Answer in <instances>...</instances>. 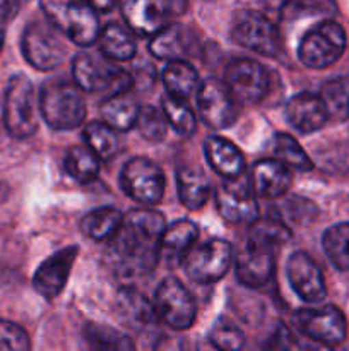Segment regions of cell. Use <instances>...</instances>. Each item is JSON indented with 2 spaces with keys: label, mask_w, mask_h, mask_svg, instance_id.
Returning a JSON list of instances; mask_svg holds the SVG:
<instances>
[{
  "label": "cell",
  "mask_w": 349,
  "mask_h": 351,
  "mask_svg": "<svg viewBox=\"0 0 349 351\" xmlns=\"http://www.w3.org/2000/svg\"><path fill=\"white\" fill-rule=\"evenodd\" d=\"M164 230V216L156 209L139 208L127 213L116 235L109 240V257L116 269L130 276L153 273L161 261Z\"/></svg>",
  "instance_id": "6da1fadb"
},
{
  "label": "cell",
  "mask_w": 349,
  "mask_h": 351,
  "mask_svg": "<svg viewBox=\"0 0 349 351\" xmlns=\"http://www.w3.org/2000/svg\"><path fill=\"white\" fill-rule=\"evenodd\" d=\"M40 113L53 130L77 129L86 120L84 93L75 82L53 79L43 82L38 96Z\"/></svg>",
  "instance_id": "7a4b0ae2"
},
{
  "label": "cell",
  "mask_w": 349,
  "mask_h": 351,
  "mask_svg": "<svg viewBox=\"0 0 349 351\" xmlns=\"http://www.w3.org/2000/svg\"><path fill=\"white\" fill-rule=\"evenodd\" d=\"M44 19L72 43L79 47H91L101 33L98 12L86 2H60L47 0L40 3Z\"/></svg>",
  "instance_id": "3957f363"
},
{
  "label": "cell",
  "mask_w": 349,
  "mask_h": 351,
  "mask_svg": "<svg viewBox=\"0 0 349 351\" xmlns=\"http://www.w3.org/2000/svg\"><path fill=\"white\" fill-rule=\"evenodd\" d=\"M72 75L82 93H108L109 98L133 89V75L103 55L77 53L72 60Z\"/></svg>",
  "instance_id": "277c9868"
},
{
  "label": "cell",
  "mask_w": 349,
  "mask_h": 351,
  "mask_svg": "<svg viewBox=\"0 0 349 351\" xmlns=\"http://www.w3.org/2000/svg\"><path fill=\"white\" fill-rule=\"evenodd\" d=\"M3 125L16 139H29L38 130V98L33 82L24 74H16L3 93Z\"/></svg>",
  "instance_id": "5b68a950"
},
{
  "label": "cell",
  "mask_w": 349,
  "mask_h": 351,
  "mask_svg": "<svg viewBox=\"0 0 349 351\" xmlns=\"http://www.w3.org/2000/svg\"><path fill=\"white\" fill-rule=\"evenodd\" d=\"M348 45L344 27L332 19H325L311 27L301 38L298 58L308 69L328 67L342 57Z\"/></svg>",
  "instance_id": "8992f818"
},
{
  "label": "cell",
  "mask_w": 349,
  "mask_h": 351,
  "mask_svg": "<svg viewBox=\"0 0 349 351\" xmlns=\"http://www.w3.org/2000/svg\"><path fill=\"white\" fill-rule=\"evenodd\" d=\"M231 38L240 47L263 57L274 58L283 50V38L276 24L257 10L236 14L231 24Z\"/></svg>",
  "instance_id": "52a82bcc"
},
{
  "label": "cell",
  "mask_w": 349,
  "mask_h": 351,
  "mask_svg": "<svg viewBox=\"0 0 349 351\" xmlns=\"http://www.w3.org/2000/svg\"><path fill=\"white\" fill-rule=\"evenodd\" d=\"M21 50L27 64L38 71H53L67 53L64 38L47 19H36L27 24L21 38Z\"/></svg>",
  "instance_id": "ba28073f"
},
{
  "label": "cell",
  "mask_w": 349,
  "mask_h": 351,
  "mask_svg": "<svg viewBox=\"0 0 349 351\" xmlns=\"http://www.w3.org/2000/svg\"><path fill=\"white\" fill-rule=\"evenodd\" d=\"M187 2L173 0H129L122 3V16L129 29L139 36H156L187 10Z\"/></svg>",
  "instance_id": "9c48e42d"
},
{
  "label": "cell",
  "mask_w": 349,
  "mask_h": 351,
  "mask_svg": "<svg viewBox=\"0 0 349 351\" xmlns=\"http://www.w3.org/2000/svg\"><path fill=\"white\" fill-rule=\"evenodd\" d=\"M157 319L174 331L192 328L197 317V302L178 278L168 276L159 283L154 298Z\"/></svg>",
  "instance_id": "30bf717a"
},
{
  "label": "cell",
  "mask_w": 349,
  "mask_h": 351,
  "mask_svg": "<svg viewBox=\"0 0 349 351\" xmlns=\"http://www.w3.org/2000/svg\"><path fill=\"white\" fill-rule=\"evenodd\" d=\"M233 263L231 243L221 239L195 245L183 259L185 273L190 280L201 285H212L228 274Z\"/></svg>",
  "instance_id": "8fae6325"
},
{
  "label": "cell",
  "mask_w": 349,
  "mask_h": 351,
  "mask_svg": "<svg viewBox=\"0 0 349 351\" xmlns=\"http://www.w3.org/2000/svg\"><path fill=\"white\" fill-rule=\"evenodd\" d=\"M120 187L132 201L142 206H156L164 194V175L154 161L132 158L120 171Z\"/></svg>",
  "instance_id": "7c38bea8"
},
{
  "label": "cell",
  "mask_w": 349,
  "mask_h": 351,
  "mask_svg": "<svg viewBox=\"0 0 349 351\" xmlns=\"http://www.w3.org/2000/svg\"><path fill=\"white\" fill-rule=\"evenodd\" d=\"M294 326L301 336L322 345H341L348 336L344 314L334 305L300 308L294 314Z\"/></svg>",
  "instance_id": "4fadbf2b"
},
{
  "label": "cell",
  "mask_w": 349,
  "mask_h": 351,
  "mask_svg": "<svg viewBox=\"0 0 349 351\" xmlns=\"http://www.w3.org/2000/svg\"><path fill=\"white\" fill-rule=\"evenodd\" d=\"M224 84L238 103L262 101L270 89L269 72L252 58H233L224 71Z\"/></svg>",
  "instance_id": "5bb4252c"
},
{
  "label": "cell",
  "mask_w": 349,
  "mask_h": 351,
  "mask_svg": "<svg viewBox=\"0 0 349 351\" xmlns=\"http://www.w3.org/2000/svg\"><path fill=\"white\" fill-rule=\"evenodd\" d=\"M198 115L209 129L222 130L231 127L238 119V101L229 93L224 81L207 77L197 91Z\"/></svg>",
  "instance_id": "9a60e30c"
},
{
  "label": "cell",
  "mask_w": 349,
  "mask_h": 351,
  "mask_svg": "<svg viewBox=\"0 0 349 351\" xmlns=\"http://www.w3.org/2000/svg\"><path fill=\"white\" fill-rule=\"evenodd\" d=\"M214 201L221 218L233 225H252L259 219V204L252 185L242 178L219 185Z\"/></svg>",
  "instance_id": "2e32d148"
},
{
  "label": "cell",
  "mask_w": 349,
  "mask_h": 351,
  "mask_svg": "<svg viewBox=\"0 0 349 351\" xmlns=\"http://www.w3.org/2000/svg\"><path fill=\"white\" fill-rule=\"evenodd\" d=\"M286 276L294 293L308 304H322L327 297L324 273L313 257L305 252L291 254L286 263Z\"/></svg>",
  "instance_id": "e0dca14e"
},
{
  "label": "cell",
  "mask_w": 349,
  "mask_h": 351,
  "mask_svg": "<svg viewBox=\"0 0 349 351\" xmlns=\"http://www.w3.org/2000/svg\"><path fill=\"white\" fill-rule=\"evenodd\" d=\"M77 256V245H68L44 259L33 276L36 293L48 302L55 300L64 291Z\"/></svg>",
  "instance_id": "ac0fdd59"
},
{
  "label": "cell",
  "mask_w": 349,
  "mask_h": 351,
  "mask_svg": "<svg viewBox=\"0 0 349 351\" xmlns=\"http://www.w3.org/2000/svg\"><path fill=\"white\" fill-rule=\"evenodd\" d=\"M276 271V250L246 243L236 257V278L246 288H262Z\"/></svg>",
  "instance_id": "d6986e66"
},
{
  "label": "cell",
  "mask_w": 349,
  "mask_h": 351,
  "mask_svg": "<svg viewBox=\"0 0 349 351\" xmlns=\"http://www.w3.org/2000/svg\"><path fill=\"white\" fill-rule=\"evenodd\" d=\"M284 115L289 125L301 134L317 132L328 120L324 101L311 93H300L287 99Z\"/></svg>",
  "instance_id": "ffe728a7"
},
{
  "label": "cell",
  "mask_w": 349,
  "mask_h": 351,
  "mask_svg": "<svg viewBox=\"0 0 349 351\" xmlns=\"http://www.w3.org/2000/svg\"><path fill=\"white\" fill-rule=\"evenodd\" d=\"M253 194L262 199H279L293 185V175L287 167L277 160H260L253 165L250 178Z\"/></svg>",
  "instance_id": "44dd1931"
},
{
  "label": "cell",
  "mask_w": 349,
  "mask_h": 351,
  "mask_svg": "<svg viewBox=\"0 0 349 351\" xmlns=\"http://www.w3.org/2000/svg\"><path fill=\"white\" fill-rule=\"evenodd\" d=\"M204 154L212 170L224 180H238L245 173V156L224 137H207L204 143Z\"/></svg>",
  "instance_id": "7402d4cb"
},
{
  "label": "cell",
  "mask_w": 349,
  "mask_h": 351,
  "mask_svg": "<svg viewBox=\"0 0 349 351\" xmlns=\"http://www.w3.org/2000/svg\"><path fill=\"white\" fill-rule=\"evenodd\" d=\"M194 34L181 24H170L149 41L151 53L161 60H168V64L190 57L194 53Z\"/></svg>",
  "instance_id": "603a6c76"
},
{
  "label": "cell",
  "mask_w": 349,
  "mask_h": 351,
  "mask_svg": "<svg viewBox=\"0 0 349 351\" xmlns=\"http://www.w3.org/2000/svg\"><path fill=\"white\" fill-rule=\"evenodd\" d=\"M178 199L188 211L204 208L211 195V182L197 165H180L177 170Z\"/></svg>",
  "instance_id": "cb8c5ba5"
},
{
  "label": "cell",
  "mask_w": 349,
  "mask_h": 351,
  "mask_svg": "<svg viewBox=\"0 0 349 351\" xmlns=\"http://www.w3.org/2000/svg\"><path fill=\"white\" fill-rule=\"evenodd\" d=\"M198 226L190 219H180L166 226L161 239V259L170 264H181L187 254L197 245Z\"/></svg>",
  "instance_id": "d4e9b609"
},
{
  "label": "cell",
  "mask_w": 349,
  "mask_h": 351,
  "mask_svg": "<svg viewBox=\"0 0 349 351\" xmlns=\"http://www.w3.org/2000/svg\"><path fill=\"white\" fill-rule=\"evenodd\" d=\"M118 314L122 321L135 328H146L157 321L154 302L147 300L144 293L135 288H122L118 293Z\"/></svg>",
  "instance_id": "484cf974"
},
{
  "label": "cell",
  "mask_w": 349,
  "mask_h": 351,
  "mask_svg": "<svg viewBox=\"0 0 349 351\" xmlns=\"http://www.w3.org/2000/svg\"><path fill=\"white\" fill-rule=\"evenodd\" d=\"M99 50L103 57L112 62H127L133 58L137 43L129 27L118 23H109L99 33Z\"/></svg>",
  "instance_id": "4316f807"
},
{
  "label": "cell",
  "mask_w": 349,
  "mask_h": 351,
  "mask_svg": "<svg viewBox=\"0 0 349 351\" xmlns=\"http://www.w3.org/2000/svg\"><path fill=\"white\" fill-rule=\"evenodd\" d=\"M161 79H163L168 96L183 99V101H187L201 88V79H198L197 71L187 60L170 62L163 69Z\"/></svg>",
  "instance_id": "83f0119b"
},
{
  "label": "cell",
  "mask_w": 349,
  "mask_h": 351,
  "mask_svg": "<svg viewBox=\"0 0 349 351\" xmlns=\"http://www.w3.org/2000/svg\"><path fill=\"white\" fill-rule=\"evenodd\" d=\"M139 112V103H137L133 96H130V93L109 96L101 105L103 120L115 132H127V130L133 129L137 123Z\"/></svg>",
  "instance_id": "f1b7e54d"
},
{
  "label": "cell",
  "mask_w": 349,
  "mask_h": 351,
  "mask_svg": "<svg viewBox=\"0 0 349 351\" xmlns=\"http://www.w3.org/2000/svg\"><path fill=\"white\" fill-rule=\"evenodd\" d=\"M82 338L88 351H135L129 335L108 324L89 322L82 331Z\"/></svg>",
  "instance_id": "f546056e"
},
{
  "label": "cell",
  "mask_w": 349,
  "mask_h": 351,
  "mask_svg": "<svg viewBox=\"0 0 349 351\" xmlns=\"http://www.w3.org/2000/svg\"><path fill=\"white\" fill-rule=\"evenodd\" d=\"M123 221V215L116 208H99L88 213L79 223V228L88 239L94 242H106L112 240L118 232Z\"/></svg>",
  "instance_id": "4dcf8cb0"
},
{
  "label": "cell",
  "mask_w": 349,
  "mask_h": 351,
  "mask_svg": "<svg viewBox=\"0 0 349 351\" xmlns=\"http://www.w3.org/2000/svg\"><path fill=\"white\" fill-rule=\"evenodd\" d=\"M291 239V230L277 218H259L250 225L246 243L276 250Z\"/></svg>",
  "instance_id": "1f68e13d"
},
{
  "label": "cell",
  "mask_w": 349,
  "mask_h": 351,
  "mask_svg": "<svg viewBox=\"0 0 349 351\" xmlns=\"http://www.w3.org/2000/svg\"><path fill=\"white\" fill-rule=\"evenodd\" d=\"M318 96L324 101L328 119L339 120V122L349 120V75L325 82Z\"/></svg>",
  "instance_id": "d6a6232c"
},
{
  "label": "cell",
  "mask_w": 349,
  "mask_h": 351,
  "mask_svg": "<svg viewBox=\"0 0 349 351\" xmlns=\"http://www.w3.org/2000/svg\"><path fill=\"white\" fill-rule=\"evenodd\" d=\"M68 177L81 184L94 180L99 173V158L88 146H72L64 158Z\"/></svg>",
  "instance_id": "836d02e7"
},
{
  "label": "cell",
  "mask_w": 349,
  "mask_h": 351,
  "mask_svg": "<svg viewBox=\"0 0 349 351\" xmlns=\"http://www.w3.org/2000/svg\"><path fill=\"white\" fill-rule=\"evenodd\" d=\"M272 151L276 160L279 163H283L284 167L289 168V170L291 168H294L298 171L313 170V161L305 153L301 144L293 136H289V134H276L272 143Z\"/></svg>",
  "instance_id": "e575fe53"
},
{
  "label": "cell",
  "mask_w": 349,
  "mask_h": 351,
  "mask_svg": "<svg viewBox=\"0 0 349 351\" xmlns=\"http://www.w3.org/2000/svg\"><path fill=\"white\" fill-rule=\"evenodd\" d=\"M322 247L325 256L339 271H349V221L325 230Z\"/></svg>",
  "instance_id": "d590c367"
},
{
  "label": "cell",
  "mask_w": 349,
  "mask_h": 351,
  "mask_svg": "<svg viewBox=\"0 0 349 351\" xmlns=\"http://www.w3.org/2000/svg\"><path fill=\"white\" fill-rule=\"evenodd\" d=\"M161 112L166 117L168 125L173 127L174 132L180 134V136L190 137L197 129L194 110L183 99L171 98V96L166 95L161 99Z\"/></svg>",
  "instance_id": "8d00e7d4"
},
{
  "label": "cell",
  "mask_w": 349,
  "mask_h": 351,
  "mask_svg": "<svg viewBox=\"0 0 349 351\" xmlns=\"http://www.w3.org/2000/svg\"><path fill=\"white\" fill-rule=\"evenodd\" d=\"M86 144L99 160H112L118 151V137L105 122H91L84 127Z\"/></svg>",
  "instance_id": "74e56055"
},
{
  "label": "cell",
  "mask_w": 349,
  "mask_h": 351,
  "mask_svg": "<svg viewBox=\"0 0 349 351\" xmlns=\"http://www.w3.org/2000/svg\"><path fill=\"white\" fill-rule=\"evenodd\" d=\"M207 341L218 351H242L245 346V335L238 326L221 317L212 324Z\"/></svg>",
  "instance_id": "f35d334b"
},
{
  "label": "cell",
  "mask_w": 349,
  "mask_h": 351,
  "mask_svg": "<svg viewBox=\"0 0 349 351\" xmlns=\"http://www.w3.org/2000/svg\"><path fill=\"white\" fill-rule=\"evenodd\" d=\"M135 127L140 132V136L146 141H149V143H161L168 132L166 117H164L161 110H157L153 105L140 106Z\"/></svg>",
  "instance_id": "ab89813d"
},
{
  "label": "cell",
  "mask_w": 349,
  "mask_h": 351,
  "mask_svg": "<svg viewBox=\"0 0 349 351\" xmlns=\"http://www.w3.org/2000/svg\"><path fill=\"white\" fill-rule=\"evenodd\" d=\"M0 351H31V339L19 324L0 319Z\"/></svg>",
  "instance_id": "60d3db41"
},
{
  "label": "cell",
  "mask_w": 349,
  "mask_h": 351,
  "mask_svg": "<svg viewBox=\"0 0 349 351\" xmlns=\"http://www.w3.org/2000/svg\"><path fill=\"white\" fill-rule=\"evenodd\" d=\"M291 339H293V332L286 326L277 324L276 329L252 351H287L289 350Z\"/></svg>",
  "instance_id": "b9f144b4"
},
{
  "label": "cell",
  "mask_w": 349,
  "mask_h": 351,
  "mask_svg": "<svg viewBox=\"0 0 349 351\" xmlns=\"http://www.w3.org/2000/svg\"><path fill=\"white\" fill-rule=\"evenodd\" d=\"M153 351H187V345L181 336L174 335V332H164V335L157 336L153 345Z\"/></svg>",
  "instance_id": "7bdbcfd3"
},
{
  "label": "cell",
  "mask_w": 349,
  "mask_h": 351,
  "mask_svg": "<svg viewBox=\"0 0 349 351\" xmlns=\"http://www.w3.org/2000/svg\"><path fill=\"white\" fill-rule=\"evenodd\" d=\"M19 3L17 2H0V50L3 47V40H5V29L7 24L14 19V16L19 10Z\"/></svg>",
  "instance_id": "ee69618b"
},
{
  "label": "cell",
  "mask_w": 349,
  "mask_h": 351,
  "mask_svg": "<svg viewBox=\"0 0 349 351\" xmlns=\"http://www.w3.org/2000/svg\"><path fill=\"white\" fill-rule=\"evenodd\" d=\"M287 351H334L331 346L327 345H322V343L313 341V339H308L305 336H294L291 339V345L289 350Z\"/></svg>",
  "instance_id": "f6af8a7d"
},
{
  "label": "cell",
  "mask_w": 349,
  "mask_h": 351,
  "mask_svg": "<svg viewBox=\"0 0 349 351\" xmlns=\"http://www.w3.org/2000/svg\"><path fill=\"white\" fill-rule=\"evenodd\" d=\"M198 351H218V350H216L214 346L207 341V338H205L204 341L198 343Z\"/></svg>",
  "instance_id": "bcb514c9"
},
{
  "label": "cell",
  "mask_w": 349,
  "mask_h": 351,
  "mask_svg": "<svg viewBox=\"0 0 349 351\" xmlns=\"http://www.w3.org/2000/svg\"><path fill=\"white\" fill-rule=\"evenodd\" d=\"M346 351H349V348H348V350H346Z\"/></svg>",
  "instance_id": "7dc6e473"
}]
</instances>
